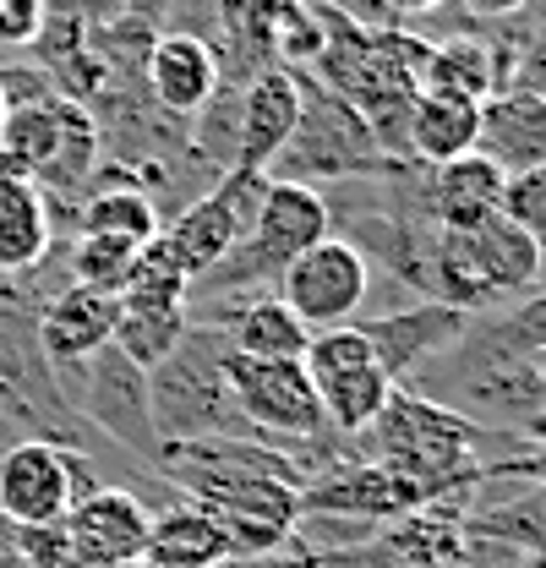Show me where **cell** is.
<instances>
[{
  "mask_svg": "<svg viewBox=\"0 0 546 568\" xmlns=\"http://www.w3.org/2000/svg\"><path fill=\"white\" fill-rule=\"evenodd\" d=\"M542 246L503 213H486L476 224L437 230L432 224V301L465 306L476 317L481 306L519 301L536 290Z\"/></svg>",
  "mask_w": 546,
  "mask_h": 568,
  "instance_id": "6da1fadb",
  "label": "cell"
},
{
  "mask_svg": "<svg viewBox=\"0 0 546 568\" xmlns=\"http://www.w3.org/2000/svg\"><path fill=\"white\" fill-rule=\"evenodd\" d=\"M99 164V121L82 110V99L44 93L28 104H6L0 121V170L28 175L50 209H61L71 192Z\"/></svg>",
  "mask_w": 546,
  "mask_h": 568,
  "instance_id": "7a4b0ae2",
  "label": "cell"
},
{
  "mask_svg": "<svg viewBox=\"0 0 546 568\" xmlns=\"http://www.w3.org/2000/svg\"><path fill=\"white\" fill-rule=\"evenodd\" d=\"M148 416H153V432H159V448L246 432V422L235 416L230 383H224V339H219V328L192 323L186 339L148 372Z\"/></svg>",
  "mask_w": 546,
  "mask_h": 568,
  "instance_id": "3957f363",
  "label": "cell"
},
{
  "mask_svg": "<svg viewBox=\"0 0 546 568\" xmlns=\"http://www.w3.org/2000/svg\"><path fill=\"white\" fill-rule=\"evenodd\" d=\"M361 437H372V459L400 470L410 481H421L426 493H448L454 481L476 476V443L486 437L476 422L454 416L437 399H421L410 388H394L383 416L366 426Z\"/></svg>",
  "mask_w": 546,
  "mask_h": 568,
  "instance_id": "277c9868",
  "label": "cell"
},
{
  "mask_svg": "<svg viewBox=\"0 0 546 568\" xmlns=\"http://www.w3.org/2000/svg\"><path fill=\"white\" fill-rule=\"evenodd\" d=\"M350 175H394V153L377 142L366 115L323 82H301V126L269 164V181H350Z\"/></svg>",
  "mask_w": 546,
  "mask_h": 568,
  "instance_id": "5b68a950",
  "label": "cell"
},
{
  "mask_svg": "<svg viewBox=\"0 0 546 568\" xmlns=\"http://www.w3.org/2000/svg\"><path fill=\"white\" fill-rule=\"evenodd\" d=\"M301 366H306V377H312V394H317V405H323V422H328V432H340V437H361L366 426L383 416L388 394L400 388V383L377 366V355H372L366 334H361L355 323L317 328V334L306 339V351H301Z\"/></svg>",
  "mask_w": 546,
  "mask_h": 568,
  "instance_id": "8992f818",
  "label": "cell"
},
{
  "mask_svg": "<svg viewBox=\"0 0 546 568\" xmlns=\"http://www.w3.org/2000/svg\"><path fill=\"white\" fill-rule=\"evenodd\" d=\"M224 383L252 443H312L328 432L301 361H263L224 345Z\"/></svg>",
  "mask_w": 546,
  "mask_h": 568,
  "instance_id": "52a82bcc",
  "label": "cell"
},
{
  "mask_svg": "<svg viewBox=\"0 0 546 568\" xmlns=\"http://www.w3.org/2000/svg\"><path fill=\"white\" fill-rule=\"evenodd\" d=\"M273 295L317 334V328H344L366 312V295H372V257L344 241V235H323L317 246L295 252L284 268Z\"/></svg>",
  "mask_w": 546,
  "mask_h": 568,
  "instance_id": "ba28073f",
  "label": "cell"
},
{
  "mask_svg": "<svg viewBox=\"0 0 546 568\" xmlns=\"http://www.w3.org/2000/svg\"><path fill=\"white\" fill-rule=\"evenodd\" d=\"M263 186H269V175L235 164V170H224V175L208 186L198 203H186L175 219H164L159 241L170 246V257L181 263L186 280H203L213 263H224V257L241 246V235L252 230V213H257Z\"/></svg>",
  "mask_w": 546,
  "mask_h": 568,
  "instance_id": "9c48e42d",
  "label": "cell"
},
{
  "mask_svg": "<svg viewBox=\"0 0 546 568\" xmlns=\"http://www.w3.org/2000/svg\"><path fill=\"white\" fill-rule=\"evenodd\" d=\"M93 493L82 459L67 443L50 437H17L0 454V514L17 530H39V525H61L77 497Z\"/></svg>",
  "mask_w": 546,
  "mask_h": 568,
  "instance_id": "30bf717a",
  "label": "cell"
},
{
  "mask_svg": "<svg viewBox=\"0 0 546 568\" xmlns=\"http://www.w3.org/2000/svg\"><path fill=\"white\" fill-rule=\"evenodd\" d=\"M82 405V416L110 432L115 443H127L136 454L159 459V432H153V416H148V372L132 366L115 345L93 351L82 361V394H67Z\"/></svg>",
  "mask_w": 546,
  "mask_h": 568,
  "instance_id": "8fae6325",
  "label": "cell"
},
{
  "mask_svg": "<svg viewBox=\"0 0 546 568\" xmlns=\"http://www.w3.org/2000/svg\"><path fill=\"white\" fill-rule=\"evenodd\" d=\"M426 503H437V493H426L421 481H410L400 470L366 459L355 470H334V476H317L312 487H301V514L312 519H405L421 514Z\"/></svg>",
  "mask_w": 546,
  "mask_h": 568,
  "instance_id": "7c38bea8",
  "label": "cell"
},
{
  "mask_svg": "<svg viewBox=\"0 0 546 568\" xmlns=\"http://www.w3.org/2000/svg\"><path fill=\"white\" fill-rule=\"evenodd\" d=\"M471 312L465 306H448V301H421V306H400V312H383V317H355V328L366 334V345L377 355V366L400 383L415 366L448 355L465 334H471Z\"/></svg>",
  "mask_w": 546,
  "mask_h": 568,
  "instance_id": "4fadbf2b",
  "label": "cell"
},
{
  "mask_svg": "<svg viewBox=\"0 0 546 568\" xmlns=\"http://www.w3.org/2000/svg\"><path fill=\"white\" fill-rule=\"evenodd\" d=\"M148 503L127 487H93L88 497H77L61 519V536H67L71 558L82 568H115L142 558V541H148Z\"/></svg>",
  "mask_w": 546,
  "mask_h": 568,
  "instance_id": "5bb4252c",
  "label": "cell"
},
{
  "mask_svg": "<svg viewBox=\"0 0 546 568\" xmlns=\"http://www.w3.org/2000/svg\"><path fill=\"white\" fill-rule=\"evenodd\" d=\"M301 126V77L295 71H257L235 99V164L269 175L284 142Z\"/></svg>",
  "mask_w": 546,
  "mask_h": 568,
  "instance_id": "9a60e30c",
  "label": "cell"
},
{
  "mask_svg": "<svg viewBox=\"0 0 546 568\" xmlns=\"http://www.w3.org/2000/svg\"><path fill=\"white\" fill-rule=\"evenodd\" d=\"M115 317H121V295L93 284H67L39 312V355L50 361V372H71L115 339Z\"/></svg>",
  "mask_w": 546,
  "mask_h": 568,
  "instance_id": "2e32d148",
  "label": "cell"
},
{
  "mask_svg": "<svg viewBox=\"0 0 546 568\" xmlns=\"http://www.w3.org/2000/svg\"><path fill=\"white\" fill-rule=\"evenodd\" d=\"M421 170H426V175L415 181V197H421L426 224H437V230L476 224V219L503 209V181H508V170L492 164L481 148L448 159V164H421Z\"/></svg>",
  "mask_w": 546,
  "mask_h": 568,
  "instance_id": "e0dca14e",
  "label": "cell"
},
{
  "mask_svg": "<svg viewBox=\"0 0 546 568\" xmlns=\"http://www.w3.org/2000/svg\"><path fill=\"white\" fill-rule=\"evenodd\" d=\"M142 77H148V93L164 115H198L224 82L213 44L198 33H153Z\"/></svg>",
  "mask_w": 546,
  "mask_h": 568,
  "instance_id": "ac0fdd59",
  "label": "cell"
},
{
  "mask_svg": "<svg viewBox=\"0 0 546 568\" xmlns=\"http://www.w3.org/2000/svg\"><path fill=\"white\" fill-rule=\"evenodd\" d=\"M323 235H334V209H328V197L317 186H301V181H269L263 186L252 230H246V241L263 257H273L284 268L295 252L317 246Z\"/></svg>",
  "mask_w": 546,
  "mask_h": 568,
  "instance_id": "d6986e66",
  "label": "cell"
},
{
  "mask_svg": "<svg viewBox=\"0 0 546 568\" xmlns=\"http://www.w3.org/2000/svg\"><path fill=\"white\" fill-rule=\"evenodd\" d=\"M481 153L492 164L514 170H546V93L508 82L492 99H481Z\"/></svg>",
  "mask_w": 546,
  "mask_h": 568,
  "instance_id": "ffe728a7",
  "label": "cell"
},
{
  "mask_svg": "<svg viewBox=\"0 0 546 568\" xmlns=\"http://www.w3.org/2000/svg\"><path fill=\"white\" fill-rule=\"evenodd\" d=\"M481 142V99L454 88H415L405 115V153L415 164H448L476 153Z\"/></svg>",
  "mask_w": 546,
  "mask_h": 568,
  "instance_id": "44dd1931",
  "label": "cell"
},
{
  "mask_svg": "<svg viewBox=\"0 0 546 568\" xmlns=\"http://www.w3.org/2000/svg\"><path fill=\"white\" fill-rule=\"evenodd\" d=\"M50 241H55V209H50V197L28 175L0 170V280L33 274L44 263Z\"/></svg>",
  "mask_w": 546,
  "mask_h": 568,
  "instance_id": "7402d4cb",
  "label": "cell"
},
{
  "mask_svg": "<svg viewBox=\"0 0 546 568\" xmlns=\"http://www.w3.org/2000/svg\"><path fill=\"white\" fill-rule=\"evenodd\" d=\"M142 558L153 568H224L230 564V547L213 525V514L198 503H170L148 519V541H142Z\"/></svg>",
  "mask_w": 546,
  "mask_h": 568,
  "instance_id": "603a6c76",
  "label": "cell"
},
{
  "mask_svg": "<svg viewBox=\"0 0 546 568\" xmlns=\"http://www.w3.org/2000/svg\"><path fill=\"white\" fill-rule=\"evenodd\" d=\"M312 339V328L279 301V295H252L241 306H230V351L241 355H263V361H301Z\"/></svg>",
  "mask_w": 546,
  "mask_h": 568,
  "instance_id": "cb8c5ba5",
  "label": "cell"
},
{
  "mask_svg": "<svg viewBox=\"0 0 546 568\" xmlns=\"http://www.w3.org/2000/svg\"><path fill=\"white\" fill-rule=\"evenodd\" d=\"M77 224H82V235H115V241L148 246L164 230V213H159V203L136 181H115V186L88 192L77 203Z\"/></svg>",
  "mask_w": 546,
  "mask_h": 568,
  "instance_id": "d4e9b609",
  "label": "cell"
},
{
  "mask_svg": "<svg viewBox=\"0 0 546 568\" xmlns=\"http://www.w3.org/2000/svg\"><path fill=\"white\" fill-rule=\"evenodd\" d=\"M192 328V306H132L121 301V317H115V351L127 355L132 366L153 372L164 355L175 351Z\"/></svg>",
  "mask_w": 546,
  "mask_h": 568,
  "instance_id": "484cf974",
  "label": "cell"
},
{
  "mask_svg": "<svg viewBox=\"0 0 546 568\" xmlns=\"http://www.w3.org/2000/svg\"><path fill=\"white\" fill-rule=\"evenodd\" d=\"M486 355H508V361H530L546 355V290H525L519 301H508L486 328Z\"/></svg>",
  "mask_w": 546,
  "mask_h": 568,
  "instance_id": "4316f807",
  "label": "cell"
},
{
  "mask_svg": "<svg viewBox=\"0 0 546 568\" xmlns=\"http://www.w3.org/2000/svg\"><path fill=\"white\" fill-rule=\"evenodd\" d=\"M136 252L142 246L115 241V235H77V246H71V284H93V290L121 295L127 280H132Z\"/></svg>",
  "mask_w": 546,
  "mask_h": 568,
  "instance_id": "83f0119b",
  "label": "cell"
},
{
  "mask_svg": "<svg viewBox=\"0 0 546 568\" xmlns=\"http://www.w3.org/2000/svg\"><path fill=\"white\" fill-rule=\"evenodd\" d=\"M503 219H514L536 246L546 241V170H514L503 181Z\"/></svg>",
  "mask_w": 546,
  "mask_h": 568,
  "instance_id": "f1b7e54d",
  "label": "cell"
},
{
  "mask_svg": "<svg viewBox=\"0 0 546 568\" xmlns=\"http://www.w3.org/2000/svg\"><path fill=\"white\" fill-rule=\"evenodd\" d=\"M44 0H0V39H11V44H28V39H39V28H44Z\"/></svg>",
  "mask_w": 546,
  "mask_h": 568,
  "instance_id": "f546056e",
  "label": "cell"
},
{
  "mask_svg": "<svg viewBox=\"0 0 546 568\" xmlns=\"http://www.w3.org/2000/svg\"><path fill=\"white\" fill-rule=\"evenodd\" d=\"M492 476H530V481H542V487H546V437H542V448H530L525 459L492 465Z\"/></svg>",
  "mask_w": 546,
  "mask_h": 568,
  "instance_id": "4dcf8cb0",
  "label": "cell"
},
{
  "mask_svg": "<svg viewBox=\"0 0 546 568\" xmlns=\"http://www.w3.org/2000/svg\"><path fill=\"white\" fill-rule=\"evenodd\" d=\"M530 0H465V11L471 17H486V22H508V17H519Z\"/></svg>",
  "mask_w": 546,
  "mask_h": 568,
  "instance_id": "1f68e13d",
  "label": "cell"
},
{
  "mask_svg": "<svg viewBox=\"0 0 546 568\" xmlns=\"http://www.w3.org/2000/svg\"><path fill=\"white\" fill-rule=\"evenodd\" d=\"M388 6H394V11H432L437 0H388Z\"/></svg>",
  "mask_w": 546,
  "mask_h": 568,
  "instance_id": "d6a6232c",
  "label": "cell"
},
{
  "mask_svg": "<svg viewBox=\"0 0 546 568\" xmlns=\"http://www.w3.org/2000/svg\"><path fill=\"white\" fill-rule=\"evenodd\" d=\"M0 568H28V564H22V552H11V547H0Z\"/></svg>",
  "mask_w": 546,
  "mask_h": 568,
  "instance_id": "836d02e7",
  "label": "cell"
},
{
  "mask_svg": "<svg viewBox=\"0 0 546 568\" xmlns=\"http://www.w3.org/2000/svg\"><path fill=\"white\" fill-rule=\"evenodd\" d=\"M536 290H546V241H542V263H536Z\"/></svg>",
  "mask_w": 546,
  "mask_h": 568,
  "instance_id": "e575fe53",
  "label": "cell"
},
{
  "mask_svg": "<svg viewBox=\"0 0 546 568\" xmlns=\"http://www.w3.org/2000/svg\"><path fill=\"white\" fill-rule=\"evenodd\" d=\"M115 568H153L148 558H132V564H115Z\"/></svg>",
  "mask_w": 546,
  "mask_h": 568,
  "instance_id": "d590c367",
  "label": "cell"
},
{
  "mask_svg": "<svg viewBox=\"0 0 546 568\" xmlns=\"http://www.w3.org/2000/svg\"><path fill=\"white\" fill-rule=\"evenodd\" d=\"M0 121H6V99H0Z\"/></svg>",
  "mask_w": 546,
  "mask_h": 568,
  "instance_id": "8d00e7d4",
  "label": "cell"
}]
</instances>
